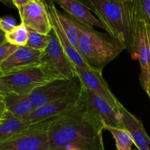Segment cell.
<instances>
[{"label": "cell", "mask_w": 150, "mask_h": 150, "mask_svg": "<svg viewBox=\"0 0 150 150\" xmlns=\"http://www.w3.org/2000/svg\"><path fill=\"white\" fill-rule=\"evenodd\" d=\"M47 46L41 51L40 65L54 79H70L78 77L74 65L65 52L55 33H49Z\"/></svg>", "instance_id": "obj_4"}, {"label": "cell", "mask_w": 150, "mask_h": 150, "mask_svg": "<svg viewBox=\"0 0 150 150\" xmlns=\"http://www.w3.org/2000/svg\"><path fill=\"white\" fill-rule=\"evenodd\" d=\"M149 100H150V98H149Z\"/></svg>", "instance_id": "obj_35"}, {"label": "cell", "mask_w": 150, "mask_h": 150, "mask_svg": "<svg viewBox=\"0 0 150 150\" xmlns=\"http://www.w3.org/2000/svg\"><path fill=\"white\" fill-rule=\"evenodd\" d=\"M18 48L19 46L12 45L7 41L0 45V64L4 62Z\"/></svg>", "instance_id": "obj_23"}, {"label": "cell", "mask_w": 150, "mask_h": 150, "mask_svg": "<svg viewBox=\"0 0 150 150\" xmlns=\"http://www.w3.org/2000/svg\"><path fill=\"white\" fill-rule=\"evenodd\" d=\"M21 23L27 29L48 35L51 25L46 7L43 0H32L18 9Z\"/></svg>", "instance_id": "obj_10"}, {"label": "cell", "mask_w": 150, "mask_h": 150, "mask_svg": "<svg viewBox=\"0 0 150 150\" xmlns=\"http://www.w3.org/2000/svg\"><path fill=\"white\" fill-rule=\"evenodd\" d=\"M82 91L81 93L70 95L34 108L32 112L29 113L24 119V121L31 125L49 120L65 114L74 108L79 103L82 98Z\"/></svg>", "instance_id": "obj_9"}, {"label": "cell", "mask_w": 150, "mask_h": 150, "mask_svg": "<svg viewBox=\"0 0 150 150\" xmlns=\"http://www.w3.org/2000/svg\"><path fill=\"white\" fill-rule=\"evenodd\" d=\"M0 18H1V17H0Z\"/></svg>", "instance_id": "obj_34"}, {"label": "cell", "mask_w": 150, "mask_h": 150, "mask_svg": "<svg viewBox=\"0 0 150 150\" xmlns=\"http://www.w3.org/2000/svg\"><path fill=\"white\" fill-rule=\"evenodd\" d=\"M41 51L20 46L0 64L3 75L40 65Z\"/></svg>", "instance_id": "obj_12"}, {"label": "cell", "mask_w": 150, "mask_h": 150, "mask_svg": "<svg viewBox=\"0 0 150 150\" xmlns=\"http://www.w3.org/2000/svg\"><path fill=\"white\" fill-rule=\"evenodd\" d=\"M119 111L122 127L130 134L133 144L138 150H150V138L147 135L141 121L129 112L122 104Z\"/></svg>", "instance_id": "obj_15"}, {"label": "cell", "mask_w": 150, "mask_h": 150, "mask_svg": "<svg viewBox=\"0 0 150 150\" xmlns=\"http://www.w3.org/2000/svg\"><path fill=\"white\" fill-rule=\"evenodd\" d=\"M28 29V40L26 46L32 49L41 51L44 50L47 46L49 36L48 35H44L37 32L32 29Z\"/></svg>", "instance_id": "obj_22"}, {"label": "cell", "mask_w": 150, "mask_h": 150, "mask_svg": "<svg viewBox=\"0 0 150 150\" xmlns=\"http://www.w3.org/2000/svg\"><path fill=\"white\" fill-rule=\"evenodd\" d=\"M6 40L12 45L26 46L28 40V29L23 23L17 25L12 31L5 34Z\"/></svg>", "instance_id": "obj_21"}, {"label": "cell", "mask_w": 150, "mask_h": 150, "mask_svg": "<svg viewBox=\"0 0 150 150\" xmlns=\"http://www.w3.org/2000/svg\"><path fill=\"white\" fill-rule=\"evenodd\" d=\"M29 126L30 125H28L23 120L16 118L8 112L5 120L0 124V143L5 142Z\"/></svg>", "instance_id": "obj_18"}, {"label": "cell", "mask_w": 150, "mask_h": 150, "mask_svg": "<svg viewBox=\"0 0 150 150\" xmlns=\"http://www.w3.org/2000/svg\"><path fill=\"white\" fill-rule=\"evenodd\" d=\"M6 42H7V40H6L5 33L0 29V45H2Z\"/></svg>", "instance_id": "obj_30"}, {"label": "cell", "mask_w": 150, "mask_h": 150, "mask_svg": "<svg viewBox=\"0 0 150 150\" xmlns=\"http://www.w3.org/2000/svg\"><path fill=\"white\" fill-rule=\"evenodd\" d=\"M57 17L69 41L78 51L79 37V22L69 15L61 13L58 10H57Z\"/></svg>", "instance_id": "obj_19"}, {"label": "cell", "mask_w": 150, "mask_h": 150, "mask_svg": "<svg viewBox=\"0 0 150 150\" xmlns=\"http://www.w3.org/2000/svg\"><path fill=\"white\" fill-rule=\"evenodd\" d=\"M58 4L68 15L82 24L90 28L98 27L106 31L99 19L94 16L91 10L76 0H51Z\"/></svg>", "instance_id": "obj_16"}, {"label": "cell", "mask_w": 150, "mask_h": 150, "mask_svg": "<svg viewBox=\"0 0 150 150\" xmlns=\"http://www.w3.org/2000/svg\"><path fill=\"white\" fill-rule=\"evenodd\" d=\"M135 150H138V149H135Z\"/></svg>", "instance_id": "obj_33"}, {"label": "cell", "mask_w": 150, "mask_h": 150, "mask_svg": "<svg viewBox=\"0 0 150 150\" xmlns=\"http://www.w3.org/2000/svg\"><path fill=\"white\" fill-rule=\"evenodd\" d=\"M0 2H1L2 4H4V5L7 6L10 8H14L15 6L13 5V2H12L11 0H0Z\"/></svg>", "instance_id": "obj_31"}, {"label": "cell", "mask_w": 150, "mask_h": 150, "mask_svg": "<svg viewBox=\"0 0 150 150\" xmlns=\"http://www.w3.org/2000/svg\"><path fill=\"white\" fill-rule=\"evenodd\" d=\"M50 120L31 125L29 127L0 143V150H49Z\"/></svg>", "instance_id": "obj_6"}, {"label": "cell", "mask_w": 150, "mask_h": 150, "mask_svg": "<svg viewBox=\"0 0 150 150\" xmlns=\"http://www.w3.org/2000/svg\"><path fill=\"white\" fill-rule=\"evenodd\" d=\"M142 18L150 29V0H138Z\"/></svg>", "instance_id": "obj_24"}, {"label": "cell", "mask_w": 150, "mask_h": 150, "mask_svg": "<svg viewBox=\"0 0 150 150\" xmlns=\"http://www.w3.org/2000/svg\"><path fill=\"white\" fill-rule=\"evenodd\" d=\"M2 76H3V73H2V72H1V69H0V79H1V77ZM0 93L4 94V95H7V94L10 93V92H9L8 89H7V88H6L5 86L2 84V83L1 82V80H0Z\"/></svg>", "instance_id": "obj_28"}, {"label": "cell", "mask_w": 150, "mask_h": 150, "mask_svg": "<svg viewBox=\"0 0 150 150\" xmlns=\"http://www.w3.org/2000/svg\"><path fill=\"white\" fill-rule=\"evenodd\" d=\"M132 59L139 61L141 67L140 83L150 98V29L141 17L139 4L135 24V46Z\"/></svg>", "instance_id": "obj_7"}, {"label": "cell", "mask_w": 150, "mask_h": 150, "mask_svg": "<svg viewBox=\"0 0 150 150\" xmlns=\"http://www.w3.org/2000/svg\"><path fill=\"white\" fill-rule=\"evenodd\" d=\"M54 79L41 65L3 75L0 80L10 93L30 95L35 89Z\"/></svg>", "instance_id": "obj_5"}, {"label": "cell", "mask_w": 150, "mask_h": 150, "mask_svg": "<svg viewBox=\"0 0 150 150\" xmlns=\"http://www.w3.org/2000/svg\"><path fill=\"white\" fill-rule=\"evenodd\" d=\"M78 51L91 69L102 73L103 69L125 50L124 45L107 32H101L79 22Z\"/></svg>", "instance_id": "obj_3"}, {"label": "cell", "mask_w": 150, "mask_h": 150, "mask_svg": "<svg viewBox=\"0 0 150 150\" xmlns=\"http://www.w3.org/2000/svg\"><path fill=\"white\" fill-rule=\"evenodd\" d=\"M4 102L7 111L13 117L23 120L34 109L29 95L8 93L5 95Z\"/></svg>", "instance_id": "obj_17"}, {"label": "cell", "mask_w": 150, "mask_h": 150, "mask_svg": "<svg viewBox=\"0 0 150 150\" xmlns=\"http://www.w3.org/2000/svg\"><path fill=\"white\" fill-rule=\"evenodd\" d=\"M87 103L105 127L123 128L119 113L106 100L85 86L82 89Z\"/></svg>", "instance_id": "obj_13"}, {"label": "cell", "mask_w": 150, "mask_h": 150, "mask_svg": "<svg viewBox=\"0 0 150 150\" xmlns=\"http://www.w3.org/2000/svg\"><path fill=\"white\" fill-rule=\"evenodd\" d=\"M17 26L16 21L10 16H5L0 18V29L4 33H8Z\"/></svg>", "instance_id": "obj_25"}, {"label": "cell", "mask_w": 150, "mask_h": 150, "mask_svg": "<svg viewBox=\"0 0 150 150\" xmlns=\"http://www.w3.org/2000/svg\"><path fill=\"white\" fill-rule=\"evenodd\" d=\"M76 1H79L80 3L83 4L84 5L86 6V7H88L89 10H91L92 12L94 11V8H93V6H92V4H91V3L90 2L89 0H76Z\"/></svg>", "instance_id": "obj_29"}, {"label": "cell", "mask_w": 150, "mask_h": 150, "mask_svg": "<svg viewBox=\"0 0 150 150\" xmlns=\"http://www.w3.org/2000/svg\"><path fill=\"white\" fill-rule=\"evenodd\" d=\"M7 111L6 109L4 99L0 100V124L5 120L7 115Z\"/></svg>", "instance_id": "obj_26"}, {"label": "cell", "mask_w": 150, "mask_h": 150, "mask_svg": "<svg viewBox=\"0 0 150 150\" xmlns=\"http://www.w3.org/2000/svg\"><path fill=\"white\" fill-rule=\"evenodd\" d=\"M12 2H13V5L15 6V7L17 9L20 8L22 6L25 5V4H28L29 2H30L32 0H11Z\"/></svg>", "instance_id": "obj_27"}, {"label": "cell", "mask_w": 150, "mask_h": 150, "mask_svg": "<svg viewBox=\"0 0 150 150\" xmlns=\"http://www.w3.org/2000/svg\"><path fill=\"white\" fill-rule=\"evenodd\" d=\"M104 130V125L90 108L82 92L74 108L50 120L49 150H105Z\"/></svg>", "instance_id": "obj_1"}, {"label": "cell", "mask_w": 150, "mask_h": 150, "mask_svg": "<svg viewBox=\"0 0 150 150\" xmlns=\"http://www.w3.org/2000/svg\"><path fill=\"white\" fill-rule=\"evenodd\" d=\"M4 97H5V95L2 93H0V100L4 99Z\"/></svg>", "instance_id": "obj_32"}, {"label": "cell", "mask_w": 150, "mask_h": 150, "mask_svg": "<svg viewBox=\"0 0 150 150\" xmlns=\"http://www.w3.org/2000/svg\"><path fill=\"white\" fill-rule=\"evenodd\" d=\"M94 13L102 23L106 32L124 45L134 56L138 0H89Z\"/></svg>", "instance_id": "obj_2"}, {"label": "cell", "mask_w": 150, "mask_h": 150, "mask_svg": "<svg viewBox=\"0 0 150 150\" xmlns=\"http://www.w3.org/2000/svg\"><path fill=\"white\" fill-rule=\"evenodd\" d=\"M75 69L83 86L107 101L120 115L119 108L121 103L113 93L101 73L94 71L90 67H75Z\"/></svg>", "instance_id": "obj_11"}, {"label": "cell", "mask_w": 150, "mask_h": 150, "mask_svg": "<svg viewBox=\"0 0 150 150\" xmlns=\"http://www.w3.org/2000/svg\"><path fill=\"white\" fill-rule=\"evenodd\" d=\"M43 1L45 4L49 16L51 29L54 32L63 50L66 53L68 57H69L71 61L72 62L74 67H89L85 64L77 50L71 45L69 38H67L66 33L63 31V27H62L61 24L59 21L58 17H57V9L54 5V3L51 0H43Z\"/></svg>", "instance_id": "obj_14"}, {"label": "cell", "mask_w": 150, "mask_h": 150, "mask_svg": "<svg viewBox=\"0 0 150 150\" xmlns=\"http://www.w3.org/2000/svg\"><path fill=\"white\" fill-rule=\"evenodd\" d=\"M104 130H108L112 134L117 150H132L133 141L127 130L116 127H105Z\"/></svg>", "instance_id": "obj_20"}, {"label": "cell", "mask_w": 150, "mask_h": 150, "mask_svg": "<svg viewBox=\"0 0 150 150\" xmlns=\"http://www.w3.org/2000/svg\"><path fill=\"white\" fill-rule=\"evenodd\" d=\"M84 86L79 77L70 79H55L37 88L29 95L34 108L44 104L81 93Z\"/></svg>", "instance_id": "obj_8"}]
</instances>
